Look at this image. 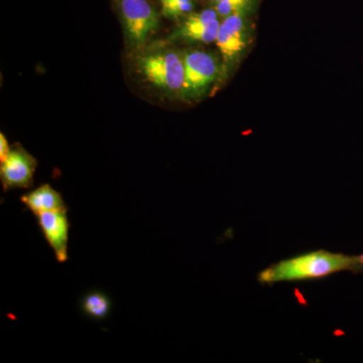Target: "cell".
<instances>
[{
    "label": "cell",
    "instance_id": "6da1fadb",
    "mask_svg": "<svg viewBox=\"0 0 363 363\" xmlns=\"http://www.w3.org/2000/svg\"><path fill=\"white\" fill-rule=\"evenodd\" d=\"M362 269L363 255H350L319 250L271 264L257 274V281L262 285L316 281L338 272H357Z\"/></svg>",
    "mask_w": 363,
    "mask_h": 363
},
{
    "label": "cell",
    "instance_id": "7a4b0ae2",
    "mask_svg": "<svg viewBox=\"0 0 363 363\" xmlns=\"http://www.w3.org/2000/svg\"><path fill=\"white\" fill-rule=\"evenodd\" d=\"M252 16L247 13L233 14L223 18L219 26L215 44L221 56L220 84L240 67L255 40Z\"/></svg>",
    "mask_w": 363,
    "mask_h": 363
},
{
    "label": "cell",
    "instance_id": "3957f363",
    "mask_svg": "<svg viewBox=\"0 0 363 363\" xmlns=\"http://www.w3.org/2000/svg\"><path fill=\"white\" fill-rule=\"evenodd\" d=\"M138 67L152 85L183 98L185 64L182 52L164 50L143 55L138 60Z\"/></svg>",
    "mask_w": 363,
    "mask_h": 363
},
{
    "label": "cell",
    "instance_id": "277c9868",
    "mask_svg": "<svg viewBox=\"0 0 363 363\" xmlns=\"http://www.w3.org/2000/svg\"><path fill=\"white\" fill-rule=\"evenodd\" d=\"M185 64V84L183 99H201L219 82L221 76V60L213 52L188 51L183 54Z\"/></svg>",
    "mask_w": 363,
    "mask_h": 363
},
{
    "label": "cell",
    "instance_id": "5b68a950",
    "mask_svg": "<svg viewBox=\"0 0 363 363\" xmlns=\"http://www.w3.org/2000/svg\"><path fill=\"white\" fill-rule=\"evenodd\" d=\"M121 11L126 35L133 45H143L159 28V14L147 0H121Z\"/></svg>",
    "mask_w": 363,
    "mask_h": 363
},
{
    "label": "cell",
    "instance_id": "8992f818",
    "mask_svg": "<svg viewBox=\"0 0 363 363\" xmlns=\"http://www.w3.org/2000/svg\"><path fill=\"white\" fill-rule=\"evenodd\" d=\"M37 164L35 157L23 147H16L11 150L6 161L0 167V177L4 190L32 187Z\"/></svg>",
    "mask_w": 363,
    "mask_h": 363
},
{
    "label": "cell",
    "instance_id": "52a82bcc",
    "mask_svg": "<svg viewBox=\"0 0 363 363\" xmlns=\"http://www.w3.org/2000/svg\"><path fill=\"white\" fill-rule=\"evenodd\" d=\"M38 222L45 240L49 243L59 262L68 259L69 223L67 210L45 212L38 215Z\"/></svg>",
    "mask_w": 363,
    "mask_h": 363
},
{
    "label": "cell",
    "instance_id": "ba28073f",
    "mask_svg": "<svg viewBox=\"0 0 363 363\" xmlns=\"http://www.w3.org/2000/svg\"><path fill=\"white\" fill-rule=\"evenodd\" d=\"M21 201L35 216L45 213V212L67 210L62 195L48 184H45V185L40 186L35 190L30 191V192L21 196Z\"/></svg>",
    "mask_w": 363,
    "mask_h": 363
},
{
    "label": "cell",
    "instance_id": "9c48e42d",
    "mask_svg": "<svg viewBox=\"0 0 363 363\" xmlns=\"http://www.w3.org/2000/svg\"><path fill=\"white\" fill-rule=\"evenodd\" d=\"M219 21L218 13L212 7V9H204L200 13H191L185 16V20L181 23L180 26L172 33L171 39L179 40L182 35L186 33L196 32V30H203L207 26H211L215 21Z\"/></svg>",
    "mask_w": 363,
    "mask_h": 363
},
{
    "label": "cell",
    "instance_id": "30bf717a",
    "mask_svg": "<svg viewBox=\"0 0 363 363\" xmlns=\"http://www.w3.org/2000/svg\"><path fill=\"white\" fill-rule=\"evenodd\" d=\"M81 309L86 316L94 320H104L111 311V300L106 294L92 291L81 301Z\"/></svg>",
    "mask_w": 363,
    "mask_h": 363
},
{
    "label": "cell",
    "instance_id": "8fae6325",
    "mask_svg": "<svg viewBox=\"0 0 363 363\" xmlns=\"http://www.w3.org/2000/svg\"><path fill=\"white\" fill-rule=\"evenodd\" d=\"M194 6V1L188 0V1L179 2V4H172V6L162 7V13L167 18H181V16H187L188 14L193 13Z\"/></svg>",
    "mask_w": 363,
    "mask_h": 363
},
{
    "label": "cell",
    "instance_id": "7c38bea8",
    "mask_svg": "<svg viewBox=\"0 0 363 363\" xmlns=\"http://www.w3.org/2000/svg\"><path fill=\"white\" fill-rule=\"evenodd\" d=\"M11 152V150L9 147V143H7L6 135L1 133L0 135V162H1V164L6 161Z\"/></svg>",
    "mask_w": 363,
    "mask_h": 363
},
{
    "label": "cell",
    "instance_id": "4fadbf2b",
    "mask_svg": "<svg viewBox=\"0 0 363 363\" xmlns=\"http://www.w3.org/2000/svg\"><path fill=\"white\" fill-rule=\"evenodd\" d=\"M183 1H188V0H160L162 7L172 6V4H176Z\"/></svg>",
    "mask_w": 363,
    "mask_h": 363
},
{
    "label": "cell",
    "instance_id": "5bb4252c",
    "mask_svg": "<svg viewBox=\"0 0 363 363\" xmlns=\"http://www.w3.org/2000/svg\"><path fill=\"white\" fill-rule=\"evenodd\" d=\"M210 1H211V4L213 6V4H217V2L229 1V0H210Z\"/></svg>",
    "mask_w": 363,
    "mask_h": 363
}]
</instances>
